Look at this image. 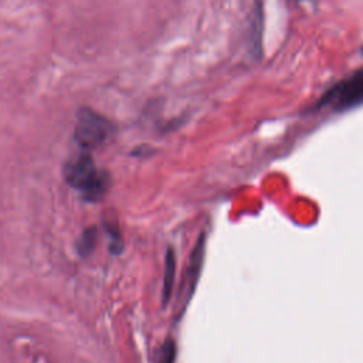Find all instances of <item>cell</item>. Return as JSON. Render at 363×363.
<instances>
[{
	"label": "cell",
	"mask_w": 363,
	"mask_h": 363,
	"mask_svg": "<svg viewBox=\"0 0 363 363\" xmlns=\"http://www.w3.org/2000/svg\"><path fill=\"white\" fill-rule=\"evenodd\" d=\"M362 51H363V48H362Z\"/></svg>",
	"instance_id": "cell-9"
},
{
	"label": "cell",
	"mask_w": 363,
	"mask_h": 363,
	"mask_svg": "<svg viewBox=\"0 0 363 363\" xmlns=\"http://www.w3.org/2000/svg\"><path fill=\"white\" fill-rule=\"evenodd\" d=\"M174 277H176V257L172 248H167L166 257H164V272H163V286H162V303L167 305L172 291H173V284H174Z\"/></svg>",
	"instance_id": "cell-5"
},
{
	"label": "cell",
	"mask_w": 363,
	"mask_h": 363,
	"mask_svg": "<svg viewBox=\"0 0 363 363\" xmlns=\"http://www.w3.org/2000/svg\"><path fill=\"white\" fill-rule=\"evenodd\" d=\"M64 177L86 201L101 200L109 189V174L98 169L86 152L71 157L65 163Z\"/></svg>",
	"instance_id": "cell-1"
},
{
	"label": "cell",
	"mask_w": 363,
	"mask_h": 363,
	"mask_svg": "<svg viewBox=\"0 0 363 363\" xmlns=\"http://www.w3.org/2000/svg\"><path fill=\"white\" fill-rule=\"evenodd\" d=\"M360 104H363V67L329 89L319 105H332L336 111H345Z\"/></svg>",
	"instance_id": "cell-3"
},
{
	"label": "cell",
	"mask_w": 363,
	"mask_h": 363,
	"mask_svg": "<svg viewBox=\"0 0 363 363\" xmlns=\"http://www.w3.org/2000/svg\"><path fill=\"white\" fill-rule=\"evenodd\" d=\"M112 132L113 126L104 115L89 108H82L78 112L74 136L82 149L88 150L105 143Z\"/></svg>",
	"instance_id": "cell-2"
},
{
	"label": "cell",
	"mask_w": 363,
	"mask_h": 363,
	"mask_svg": "<svg viewBox=\"0 0 363 363\" xmlns=\"http://www.w3.org/2000/svg\"><path fill=\"white\" fill-rule=\"evenodd\" d=\"M174 356H176V346H174L173 340L167 339L163 343L159 363H174Z\"/></svg>",
	"instance_id": "cell-8"
},
{
	"label": "cell",
	"mask_w": 363,
	"mask_h": 363,
	"mask_svg": "<svg viewBox=\"0 0 363 363\" xmlns=\"http://www.w3.org/2000/svg\"><path fill=\"white\" fill-rule=\"evenodd\" d=\"M105 230L106 234L109 237V244H111V251L115 254H119L123 248V241H122V235L121 231L118 228L116 224H105Z\"/></svg>",
	"instance_id": "cell-7"
},
{
	"label": "cell",
	"mask_w": 363,
	"mask_h": 363,
	"mask_svg": "<svg viewBox=\"0 0 363 363\" xmlns=\"http://www.w3.org/2000/svg\"><path fill=\"white\" fill-rule=\"evenodd\" d=\"M96 237H98V231L95 227H89V228L84 230V233L78 241V245H77L81 255L85 257L94 250V247L96 244Z\"/></svg>",
	"instance_id": "cell-6"
},
{
	"label": "cell",
	"mask_w": 363,
	"mask_h": 363,
	"mask_svg": "<svg viewBox=\"0 0 363 363\" xmlns=\"http://www.w3.org/2000/svg\"><path fill=\"white\" fill-rule=\"evenodd\" d=\"M203 258H204V235H201L200 240L197 241V244L194 247V251L191 252V257H190V261H189L187 275H186L187 299L194 292V288H196V284H197V279H199V274H200V269H201Z\"/></svg>",
	"instance_id": "cell-4"
}]
</instances>
